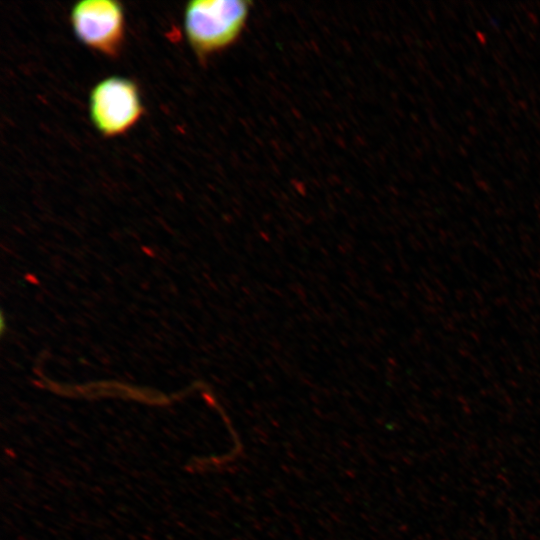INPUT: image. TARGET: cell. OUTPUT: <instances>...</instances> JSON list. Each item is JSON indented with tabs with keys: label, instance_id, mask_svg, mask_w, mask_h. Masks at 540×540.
<instances>
[{
	"label": "cell",
	"instance_id": "1",
	"mask_svg": "<svg viewBox=\"0 0 540 540\" xmlns=\"http://www.w3.org/2000/svg\"><path fill=\"white\" fill-rule=\"evenodd\" d=\"M250 0H193L184 8L187 41L201 62L236 44L244 33Z\"/></svg>",
	"mask_w": 540,
	"mask_h": 540
},
{
	"label": "cell",
	"instance_id": "2",
	"mask_svg": "<svg viewBox=\"0 0 540 540\" xmlns=\"http://www.w3.org/2000/svg\"><path fill=\"white\" fill-rule=\"evenodd\" d=\"M143 112L138 86L128 78L107 77L90 92V118L98 132L105 137L126 133L139 121Z\"/></svg>",
	"mask_w": 540,
	"mask_h": 540
},
{
	"label": "cell",
	"instance_id": "3",
	"mask_svg": "<svg viewBox=\"0 0 540 540\" xmlns=\"http://www.w3.org/2000/svg\"><path fill=\"white\" fill-rule=\"evenodd\" d=\"M74 34L88 48L108 57H116L125 36L124 10L114 0H83L70 12Z\"/></svg>",
	"mask_w": 540,
	"mask_h": 540
}]
</instances>
